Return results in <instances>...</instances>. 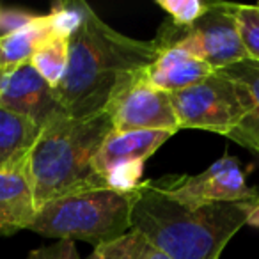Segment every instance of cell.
<instances>
[{"mask_svg": "<svg viewBox=\"0 0 259 259\" xmlns=\"http://www.w3.org/2000/svg\"><path fill=\"white\" fill-rule=\"evenodd\" d=\"M155 39H134L112 29L89 8L69 39L68 69L55 89L62 112L87 117L107 110L115 96L139 80L156 61Z\"/></svg>", "mask_w": 259, "mask_h": 259, "instance_id": "cell-1", "label": "cell"}, {"mask_svg": "<svg viewBox=\"0 0 259 259\" xmlns=\"http://www.w3.org/2000/svg\"><path fill=\"white\" fill-rule=\"evenodd\" d=\"M257 199L190 209L167 195L155 180H146L134 192L132 229L170 259H219L247 224Z\"/></svg>", "mask_w": 259, "mask_h": 259, "instance_id": "cell-2", "label": "cell"}, {"mask_svg": "<svg viewBox=\"0 0 259 259\" xmlns=\"http://www.w3.org/2000/svg\"><path fill=\"white\" fill-rule=\"evenodd\" d=\"M112 130L107 110L87 117L59 114L43 126L27 163L36 209L69 192L107 185L93 160Z\"/></svg>", "mask_w": 259, "mask_h": 259, "instance_id": "cell-3", "label": "cell"}, {"mask_svg": "<svg viewBox=\"0 0 259 259\" xmlns=\"http://www.w3.org/2000/svg\"><path fill=\"white\" fill-rule=\"evenodd\" d=\"M134 192L122 194L107 185L69 192L41 206L29 229L55 240L108 243L132 229Z\"/></svg>", "mask_w": 259, "mask_h": 259, "instance_id": "cell-4", "label": "cell"}, {"mask_svg": "<svg viewBox=\"0 0 259 259\" xmlns=\"http://www.w3.org/2000/svg\"><path fill=\"white\" fill-rule=\"evenodd\" d=\"M169 98L180 130H204L224 137L252 110L248 91L220 71Z\"/></svg>", "mask_w": 259, "mask_h": 259, "instance_id": "cell-5", "label": "cell"}, {"mask_svg": "<svg viewBox=\"0 0 259 259\" xmlns=\"http://www.w3.org/2000/svg\"><path fill=\"white\" fill-rule=\"evenodd\" d=\"M155 43L158 52L183 48L204 61L213 71L247 59L229 2H211L208 11L188 29L176 27L167 20L156 34Z\"/></svg>", "mask_w": 259, "mask_h": 259, "instance_id": "cell-6", "label": "cell"}, {"mask_svg": "<svg viewBox=\"0 0 259 259\" xmlns=\"http://www.w3.org/2000/svg\"><path fill=\"white\" fill-rule=\"evenodd\" d=\"M155 183L174 201L190 209L219 202H243L259 197L257 188L247 185L240 162L229 155H224L201 174H169L155 180Z\"/></svg>", "mask_w": 259, "mask_h": 259, "instance_id": "cell-7", "label": "cell"}, {"mask_svg": "<svg viewBox=\"0 0 259 259\" xmlns=\"http://www.w3.org/2000/svg\"><path fill=\"white\" fill-rule=\"evenodd\" d=\"M114 132H180L169 93L156 89L144 75L128 85L107 107Z\"/></svg>", "mask_w": 259, "mask_h": 259, "instance_id": "cell-8", "label": "cell"}, {"mask_svg": "<svg viewBox=\"0 0 259 259\" xmlns=\"http://www.w3.org/2000/svg\"><path fill=\"white\" fill-rule=\"evenodd\" d=\"M0 105L27 115L41 128L64 114L55 91L37 75L30 62L0 69Z\"/></svg>", "mask_w": 259, "mask_h": 259, "instance_id": "cell-9", "label": "cell"}, {"mask_svg": "<svg viewBox=\"0 0 259 259\" xmlns=\"http://www.w3.org/2000/svg\"><path fill=\"white\" fill-rule=\"evenodd\" d=\"M27 163L0 169V234L2 236H11L18 231L29 229L37 213Z\"/></svg>", "mask_w": 259, "mask_h": 259, "instance_id": "cell-10", "label": "cell"}, {"mask_svg": "<svg viewBox=\"0 0 259 259\" xmlns=\"http://www.w3.org/2000/svg\"><path fill=\"white\" fill-rule=\"evenodd\" d=\"M174 134L170 132H124L119 134L112 130L98 149L93 160V167L98 176L103 178L112 167L128 162H148V158L162 148Z\"/></svg>", "mask_w": 259, "mask_h": 259, "instance_id": "cell-11", "label": "cell"}, {"mask_svg": "<svg viewBox=\"0 0 259 259\" xmlns=\"http://www.w3.org/2000/svg\"><path fill=\"white\" fill-rule=\"evenodd\" d=\"M213 73L204 61L183 48H165L158 52L156 61L144 71L151 85L163 93H178L202 82Z\"/></svg>", "mask_w": 259, "mask_h": 259, "instance_id": "cell-12", "label": "cell"}, {"mask_svg": "<svg viewBox=\"0 0 259 259\" xmlns=\"http://www.w3.org/2000/svg\"><path fill=\"white\" fill-rule=\"evenodd\" d=\"M41 130L27 115L0 105V169L25 165Z\"/></svg>", "mask_w": 259, "mask_h": 259, "instance_id": "cell-13", "label": "cell"}, {"mask_svg": "<svg viewBox=\"0 0 259 259\" xmlns=\"http://www.w3.org/2000/svg\"><path fill=\"white\" fill-rule=\"evenodd\" d=\"M222 75L233 78L234 82L241 83L248 91L252 100V110L248 115L226 135L229 141L243 146L245 149L259 155V62L245 59L233 66L219 69Z\"/></svg>", "mask_w": 259, "mask_h": 259, "instance_id": "cell-14", "label": "cell"}, {"mask_svg": "<svg viewBox=\"0 0 259 259\" xmlns=\"http://www.w3.org/2000/svg\"><path fill=\"white\" fill-rule=\"evenodd\" d=\"M50 34L47 15H39L36 22L27 25L25 29L0 39V69L15 68L30 62L37 45Z\"/></svg>", "mask_w": 259, "mask_h": 259, "instance_id": "cell-15", "label": "cell"}, {"mask_svg": "<svg viewBox=\"0 0 259 259\" xmlns=\"http://www.w3.org/2000/svg\"><path fill=\"white\" fill-rule=\"evenodd\" d=\"M68 61H69V39L48 34L37 45L36 50H34L32 57H30V66L55 91L66 75Z\"/></svg>", "mask_w": 259, "mask_h": 259, "instance_id": "cell-16", "label": "cell"}, {"mask_svg": "<svg viewBox=\"0 0 259 259\" xmlns=\"http://www.w3.org/2000/svg\"><path fill=\"white\" fill-rule=\"evenodd\" d=\"M91 6L82 0H69V2H57L52 6V11L47 15L50 34L64 39H71L73 34L80 29L83 18Z\"/></svg>", "mask_w": 259, "mask_h": 259, "instance_id": "cell-17", "label": "cell"}, {"mask_svg": "<svg viewBox=\"0 0 259 259\" xmlns=\"http://www.w3.org/2000/svg\"><path fill=\"white\" fill-rule=\"evenodd\" d=\"M247 59L259 62V4H229Z\"/></svg>", "mask_w": 259, "mask_h": 259, "instance_id": "cell-18", "label": "cell"}, {"mask_svg": "<svg viewBox=\"0 0 259 259\" xmlns=\"http://www.w3.org/2000/svg\"><path fill=\"white\" fill-rule=\"evenodd\" d=\"M146 243L148 241L144 240L141 233L130 229L117 240L98 245L91 259H137Z\"/></svg>", "mask_w": 259, "mask_h": 259, "instance_id": "cell-19", "label": "cell"}, {"mask_svg": "<svg viewBox=\"0 0 259 259\" xmlns=\"http://www.w3.org/2000/svg\"><path fill=\"white\" fill-rule=\"evenodd\" d=\"M156 6L169 15V22L172 25L188 29L208 11L211 2H202V0H156Z\"/></svg>", "mask_w": 259, "mask_h": 259, "instance_id": "cell-20", "label": "cell"}, {"mask_svg": "<svg viewBox=\"0 0 259 259\" xmlns=\"http://www.w3.org/2000/svg\"><path fill=\"white\" fill-rule=\"evenodd\" d=\"M146 162H128L119 163L112 167L103 176V181L112 190L130 194V192L137 190V187L142 183V174H144Z\"/></svg>", "mask_w": 259, "mask_h": 259, "instance_id": "cell-21", "label": "cell"}, {"mask_svg": "<svg viewBox=\"0 0 259 259\" xmlns=\"http://www.w3.org/2000/svg\"><path fill=\"white\" fill-rule=\"evenodd\" d=\"M37 16L39 15L25 11V9L2 8V6H0V39L11 36V34L18 32V30H22V29H25L27 25L36 22Z\"/></svg>", "mask_w": 259, "mask_h": 259, "instance_id": "cell-22", "label": "cell"}, {"mask_svg": "<svg viewBox=\"0 0 259 259\" xmlns=\"http://www.w3.org/2000/svg\"><path fill=\"white\" fill-rule=\"evenodd\" d=\"M27 259H82L75 247V241L59 240L52 245L34 248L29 252Z\"/></svg>", "mask_w": 259, "mask_h": 259, "instance_id": "cell-23", "label": "cell"}, {"mask_svg": "<svg viewBox=\"0 0 259 259\" xmlns=\"http://www.w3.org/2000/svg\"><path fill=\"white\" fill-rule=\"evenodd\" d=\"M137 259H170L167 254H163L162 250H158L156 247H153V245L146 243L144 248L141 250V254H139Z\"/></svg>", "mask_w": 259, "mask_h": 259, "instance_id": "cell-24", "label": "cell"}, {"mask_svg": "<svg viewBox=\"0 0 259 259\" xmlns=\"http://www.w3.org/2000/svg\"><path fill=\"white\" fill-rule=\"evenodd\" d=\"M247 224H248V226H252V227H257V229H259V199H257V201H255L254 208H252L250 215H248Z\"/></svg>", "mask_w": 259, "mask_h": 259, "instance_id": "cell-25", "label": "cell"}]
</instances>
